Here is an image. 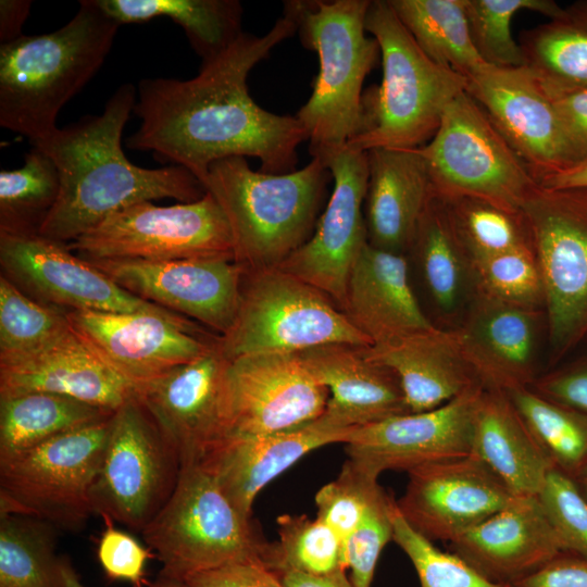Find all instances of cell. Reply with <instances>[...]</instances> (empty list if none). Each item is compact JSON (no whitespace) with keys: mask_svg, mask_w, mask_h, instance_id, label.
I'll return each mask as SVG.
<instances>
[{"mask_svg":"<svg viewBox=\"0 0 587 587\" xmlns=\"http://www.w3.org/2000/svg\"><path fill=\"white\" fill-rule=\"evenodd\" d=\"M297 32L286 14L263 36L242 33L225 51L201 63L187 80L147 78L138 85V129L129 149L151 151L190 171L203 185L209 167L230 157H253L262 172L295 171L297 149L308 133L291 115L266 111L251 98V70Z\"/></svg>","mask_w":587,"mask_h":587,"instance_id":"obj_1","label":"cell"},{"mask_svg":"<svg viewBox=\"0 0 587 587\" xmlns=\"http://www.w3.org/2000/svg\"><path fill=\"white\" fill-rule=\"evenodd\" d=\"M132 84L121 85L100 115H87L30 142L48 154L60 174L58 199L38 235L65 243L133 204L173 198H202L200 180L180 165L143 168L122 149V134L136 104Z\"/></svg>","mask_w":587,"mask_h":587,"instance_id":"obj_2","label":"cell"},{"mask_svg":"<svg viewBox=\"0 0 587 587\" xmlns=\"http://www.w3.org/2000/svg\"><path fill=\"white\" fill-rule=\"evenodd\" d=\"M79 3L61 28L0 46V125L29 142L58 128L60 110L100 70L121 26L97 0Z\"/></svg>","mask_w":587,"mask_h":587,"instance_id":"obj_3","label":"cell"},{"mask_svg":"<svg viewBox=\"0 0 587 587\" xmlns=\"http://www.w3.org/2000/svg\"><path fill=\"white\" fill-rule=\"evenodd\" d=\"M330 177L316 158L284 174L253 171L243 157L212 163L203 187L227 218L235 263L248 272L278 267L307 242Z\"/></svg>","mask_w":587,"mask_h":587,"instance_id":"obj_4","label":"cell"},{"mask_svg":"<svg viewBox=\"0 0 587 587\" xmlns=\"http://www.w3.org/2000/svg\"><path fill=\"white\" fill-rule=\"evenodd\" d=\"M365 29L378 43L383 79L363 93L361 128L346 146L421 148L434 137L447 107L466 91L467 80L422 51L388 0H371Z\"/></svg>","mask_w":587,"mask_h":587,"instance_id":"obj_5","label":"cell"},{"mask_svg":"<svg viewBox=\"0 0 587 587\" xmlns=\"http://www.w3.org/2000/svg\"><path fill=\"white\" fill-rule=\"evenodd\" d=\"M371 0L286 1L302 45L319 57L313 91L296 117L308 133L312 158L325 161L362 124V86L375 66L377 41L365 35Z\"/></svg>","mask_w":587,"mask_h":587,"instance_id":"obj_6","label":"cell"},{"mask_svg":"<svg viewBox=\"0 0 587 587\" xmlns=\"http://www.w3.org/2000/svg\"><path fill=\"white\" fill-rule=\"evenodd\" d=\"M140 533L162 563L160 575L180 582L234 563L270 569L274 559V545L199 464L182 466L170 500Z\"/></svg>","mask_w":587,"mask_h":587,"instance_id":"obj_7","label":"cell"},{"mask_svg":"<svg viewBox=\"0 0 587 587\" xmlns=\"http://www.w3.org/2000/svg\"><path fill=\"white\" fill-rule=\"evenodd\" d=\"M324 292L278 268L246 271L235 320L216 337L229 360L248 354L298 353L342 342L372 346Z\"/></svg>","mask_w":587,"mask_h":587,"instance_id":"obj_8","label":"cell"},{"mask_svg":"<svg viewBox=\"0 0 587 587\" xmlns=\"http://www.w3.org/2000/svg\"><path fill=\"white\" fill-rule=\"evenodd\" d=\"M419 149L433 193L447 202L474 198L519 213L539 185L466 91L447 107L434 137Z\"/></svg>","mask_w":587,"mask_h":587,"instance_id":"obj_9","label":"cell"},{"mask_svg":"<svg viewBox=\"0 0 587 587\" xmlns=\"http://www.w3.org/2000/svg\"><path fill=\"white\" fill-rule=\"evenodd\" d=\"M522 213L544 282L549 361L555 364L587 339V187L538 185Z\"/></svg>","mask_w":587,"mask_h":587,"instance_id":"obj_10","label":"cell"},{"mask_svg":"<svg viewBox=\"0 0 587 587\" xmlns=\"http://www.w3.org/2000/svg\"><path fill=\"white\" fill-rule=\"evenodd\" d=\"M112 417L0 455V514L35 517L57 529H82L93 514L91 490Z\"/></svg>","mask_w":587,"mask_h":587,"instance_id":"obj_11","label":"cell"},{"mask_svg":"<svg viewBox=\"0 0 587 587\" xmlns=\"http://www.w3.org/2000/svg\"><path fill=\"white\" fill-rule=\"evenodd\" d=\"M182 466L175 445L134 396L113 414L92 513L141 532L170 500Z\"/></svg>","mask_w":587,"mask_h":587,"instance_id":"obj_12","label":"cell"},{"mask_svg":"<svg viewBox=\"0 0 587 587\" xmlns=\"http://www.w3.org/2000/svg\"><path fill=\"white\" fill-rule=\"evenodd\" d=\"M67 248L86 260H235L227 218L208 191L188 203L133 204L68 242Z\"/></svg>","mask_w":587,"mask_h":587,"instance_id":"obj_13","label":"cell"},{"mask_svg":"<svg viewBox=\"0 0 587 587\" xmlns=\"http://www.w3.org/2000/svg\"><path fill=\"white\" fill-rule=\"evenodd\" d=\"M0 263L3 275L25 294L65 311L185 317L128 292L67 245L38 234L0 233Z\"/></svg>","mask_w":587,"mask_h":587,"instance_id":"obj_14","label":"cell"},{"mask_svg":"<svg viewBox=\"0 0 587 587\" xmlns=\"http://www.w3.org/2000/svg\"><path fill=\"white\" fill-rule=\"evenodd\" d=\"M328 398L326 387L298 353L265 352L228 359L227 437L303 426L324 413Z\"/></svg>","mask_w":587,"mask_h":587,"instance_id":"obj_15","label":"cell"},{"mask_svg":"<svg viewBox=\"0 0 587 587\" xmlns=\"http://www.w3.org/2000/svg\"><path fill=\"white\" fill-rule=\"evenodd\" d=\"M227 364L214 338L201 355L135 388V397L175 445L182 465L200 463L228 436Z\"/></svg>","mask_w":587,"mask_h":587,"instance_id":"obj_16","label":"cell"},{"mask_svg":"<svg viewBox=\"0 0 587 587\" xmlns=\"http://www.w3.org/2000/svg\"><path fill=\"white\" fill-rule=\"evenodd\" d=\"M485 387L475 383L449 402L353 428L348 459L379 476L472 454L475 414Z\"/></svg>","mask_w":587,"mask_h":587,"instance_id":"obj_17","label":"cell"},{"mask_svg":"<svg viewBox=\"0 0 587 587\" xmlns=\"http://www.w3.org/2000/svg\"><path fill=\"white\" fill-rule=\"evenodd\" d=\"M325 164L334 179L327 205L310 239L278 268L314 286L341 310L351 267L367 242L362 214L369 179L366 151L345 146Z\"/></svg>","mask_w":587,"mask_h":587,"instance_id":"obj_18","label":"cell"},{"mask_svg":"<svg viewBox=\"0 0 587 587\" xmlns=\"http://www.w3.org/2000/svg\"><path fill=\"white\" fill-rule=\"evenodd\" d=\"M88 261L128 292L191 317L221 336L228 332L235 320L246 271L234 261Z\"/></svg>","mask_w":587,"mask_h":587,"instance_id":"obj_19","label":"cell"},{"mask_svg":"<svg viewBox=\"0 0 587 587\" xmlns=\"http://www.w3.org/2000/svg\"><path fill=\"white\" fill-rule=\"evenodd\" d=\"M399 513L430 541H452L507 507L514 495L475 454L433 462L408 472Z\"/></svg>","mask_w":587,"mask_h":587,"instance_id":"obj_20","label":"cell"},{"mask_svg":"<svg viewBox=\"0 0 587 587\" xmlns=\"http://www.w3.org/2000/svg\"><path fill=\"white\" fill-rule=\"evenodd\" d=\"M483 108L537 183L573 163L557 110L530 71L486 65L466 78Z\"/></svg>","mask_w":587,"mask_h":587,"instance_id":"obj_21","label":"cell"},{"mask_svg":"<svg viewBox=\"0 0 587 587\" xmlns=\"http://www.w3.org/2000/svg\"><path fill=\"white\" fill-rule=\"evenodd\" d=\"M72 327L135 388L205 352L212 341L187 317L66 311Z\"/></svg>","mask_w":587,"mask_h":587,"instance_id":"obj_22","label":"cell"},{"mask_svg":"<svg viewBox=\"0 0 587 587\" xmlns=\"http://www.w3.org/2000/svg\"><path fill=\"white\" fill-rule=\"evenodd\" d=\"M539 309L504 302L477 289L467 317L454 329L461 354L488 390L510 392L537 378Z\"/></svg>","mask_w":587,"mask_h":587,"instance_id":"obj_23","label":"cell"},{"mask_svg":"<svg viewBox=\"0 0 587 587\" xmlns=\"http://www.w3.org/2000/svg\"><path fill=\"white\" fill-rule=\"evenodd\" d=\"M29 392L66 396L116 411L135 396V386L71 327L43 349L0 363V398Z\"/></svg>","mask_w":587,"mask_h":587,"instance_id":"obj_24","label":"cell"},{"mask_svg":"<svg viewBox=\"0 0 587 587\" xmlns=\"http://www.w3.org/2000/svg\"><path fill=\"white\" fill-rule=\"evenodd\" d=\"M311 374L329 392L319 417L337 429H352L410 413L400 380L366 347L326 344L298 352Z\"/></svg>","mask_w":587,"mask_h":587,"instance_id":"obj_25","label":"cell"},{"mask_svg":"<svg viewBox=\"0 0 587 587\" xmlns=\"http://www.w3.org/2000/svg\"><path fill=\"white\" fill-rule=\"evenodd\" d=\"M449 546L478 573L508 585L564 552L537 496L514 497Z\"/></svg>","mask_w":587,"mask_h":587,"instance_id":"obj_26","label":"cell"},{"mask_svg":"<svg viewBox=\"0 0 587 587\" xmlns=\"http://www.w3.org/2000/svg\"><path fill=\"white\" fill-rule=\"evenodd\" d=\"M352 429L333 428L316 419L288 430L229 436L198 464L212 475L234 507L251 517L253 501L264 486L310 451L345 444Z\"/></svg>","mask_w":587,"mask_h":587,"instance_id":"obj_27","label":"cell"},{"mask_svg":"<svg viewBox=\"0 0 587 587\" xmlns=\"http://www.w3.org/2000/svg\"><path fill=\"white\" fill-rule=\"evenodd\" d=\"M341 311L372 346L436 327L414 296L404 254L369 241L351 267Z\"/></svg>","mask_w":587,"mask_h":587,"instance_id":"obj_28","label":"cell"},{"mask_svg":"<svg viewBox=\"0 0 587 587\" xmlns=\"http://www.w3.org/2000/svg\"><path fill=\"white\" fill-rule=\"evenodd\" d=\"M367 241L397 253L411 249L423 212L433 196L420 149L376 148L366 151Z\"/></svg>","mask_w":587,"mask_h":587,"instance_id":"obj_29","label":"cell"},{"mask_svg":"<svg viewBox=\"0 0 587 587\" xmlns=\"http://www.w3.org/2000/svg\"><path fill=\"white\" fill-rule=\"evenodd\" d=\"M398 376L410 413L436 409L479 383L464 361L454 329L435 327L366 347Z\"/></svg>","mask_w":587,"mask_h":587,"instance_id":"obj_30","label":"cell"},{"mask_svg":"<svg viewBox=\"0 0 587 587\" xmlns=\"http://www.w3.org/2000/svg\"><path fill=\"white\" fill-rule=\"evenodd\" d=\"M515 497L537 496L554 469L509 396L485 388L474 421L473 450Z\"/></svg>","mask_w":587,"mask_h":587,"instance_id":"obj_31","label":"cell"},{"mask_svg":"<svg viewBox=\"0 0 587 587\" xmlns=\"http://www.w3.org/2000/svg\"><path fill=\"white\" fill-rule=\"evenodd\" d=\"M120 25L166 16L185 32L202 63L225 51L243 32L237 0H97Z\"/></svg>","mask_w":587,"mask_h":587,"instance_id":"obj_32","label":"cell"},{"mask_svg":"<svg viewBox=\"0 0 587 587\" xmlns=\"http://www.w3.org/2000/svg\"><path fill=\"white\" fill-rule=\"evenodd\" d=\"M527 67L548 96L587 87V0L520 35Z\"/></svg>","mask_w":587,"mask_h":587,"instance_id":"obj_33","label":"cell"},{"mask_svg":"<svg viewBox=\"0 0 587 587\" xmlns=\"http://www.w3.org/2000/svg\"><path fill=\"white\" fill-rule=\"evenodd\" d=\"M0 587H86L57 551V528L45 521L0 514Z\"/></svg>","mask_w":587,"mask_h":587,"instance_id":"obj_34","label":"cell"},{"mask_svg":"<svg viewBox=\"0 0 587 587\" xmlns=\"http://www.w3.org/2000/svg\"><path fill=\"white\" fill-rule=\"evenodd\" d=\"M114 412L49 392L0 398V455L36 447L107 420Z\"/></svg>","mask_w":587,"mask_h":587,"instance_id":"obj_35","label":"cell"},{"mask_svg":"<svg viewBox=\"0 0 587 587\" xmlns=\"http://www.w3.org/2000/svg\"><path fill=\"white\" fill-rule=\"evenodd\" d=\"M422 51L465 78L486 65L469 30L465 0H388Z\"/></svg>","mask_w":587,"mask_h":587,"instance_id":"obj_36","label":"cell"},{"mask_svg":"<svg viewBox=\"0 0 587 587\" xmlns=\"http://www.w3.org/2000/svg\"><path fill=\"white\" fill-rule=\"evenodd\" d=\"M411 249L419 257L435 303L445 312H452L460 304L472 267L448 202L434 193L420 220Z\"/></svg>","mask_w":587,"mask_h":587,"instance_id":"obj_37","label":"cell"},{"mask_svg":"<svg viewBox=\"0 0 587 587\" xmlns=\"http://www.w3.org/2000/svg\"><path fill=\"white\" fill-rule=\"evenodd\" d=\"M554 469L575 478L587 465V414L532 390L507 394Z\"/></svg>","mask_w":587,"mask_h":587,"instance_id":"obj_38","label":"cell"},{"mask_svg":"<svg viewBox=\"0 0 587 587\" xmlns=\"http://www.w3.org/2000/svg\"><path fill=\"white\" fill-rule=\"evenodd\" d=\"M59 192L55 163L32 146L22 167L0 172V233L38 234Z\"/></svg>","mask_w":587,"mask_h":587,"instance_id":"obj_39","label":"cell"},{"mask_svg":"<svg viewBox=\"0 0 587 587\" xmlns=\"http://www.w3.org/2000/svg\"><path fill=\"white\" fill-rule=\"evenodd\" d=\"M71 327L65 310L34 300L0 276V363L43 349Z\"/></svg>","mask_w":587,"mask_h":587,"instance_id":"obj_40","label":"cell"},{"mask_svg":"<svg viewBox=\"0 0 587 587\" xmlns=\"http://www.w3.org/2000/svg\"><path fill=\"white\" fill-rule=\"evenodd\" d=\"M562 9L552 0H465L472 42L482 60L497 67L525 65L521 46L511 32L517 12L527 10L552 18Z\"/></svg>","mask_w":587,"mask_h":587,"instance_id":"obj_41","label":"cell"},{"mask_svg":"<svg viewBox=\"0 0 587 587\" xmlns=\"http://www.w3.org/2000/svg\"><path fill=\"white\" fill-rule=\"evenodd\" d=\"M448 204L469 257L533 248L522 212H510L474 198H462Z\"/></svg>","mask_w":587,"mask_h":587,"instance_id":"obj_42","label":"cell"},{"mask_svg":"<svg viewBox=\"0 0 587 587\" xmlns=\"http://www.w3.org/2000/svg\"><path fill=\"white\" fill-rule=\"evenodd\" d=\"M277 529L279 540L270 570L284 566L311 575L347 570L341 538L317 517L280 515Z\"/></svg>","mask_w":587,"mask_h":587,"instance_id":"obj_43","label":"cell"},{"mask_svg":"<svg viewBox=\"0 0 587 587\" xmlns=\"http://www.w3.org/2000/svg\"><path fill=\"white\" fill-rule=\"evenodd\" d=\"M476 289L508 303L542 310L545 288L532 247L470 257Z\"/></svg>","mask_w":587,"mask_h":587,"instance_id":"obj_44","label":"cell"},{"mask_svg":"<svg viewBox=\"0 0 587 587\" xmlns=\"http://www.w3.org/2000/svg\"><path fill=\"white\" fill-rule=\"evenodd\" d=\"M392 540L410 559L421 587H512L488 579L454 553L439 550L405 522L398 508Z\"/></svg>","mask_w":587,"mask_h":587,"instance_id":"obj_45","label":"cell"},{"mask_svg":"<svg viewBox=\"0 0 587 587\" xmlns=\"http://www.w3.org/2000/svg\"><path fill=\"white\" fill-rule=\"evenodd\" d=\"M377 477L348 459L337 478L317 491L316 517L344 541L361 523L369 507L383 490Z\"/></svg>","mask_w":587,"mask_h":587,"instance_id":"obj_46","label":"cell"},{"mask_svg":"<svg viewBox=\"0 0 587 587\" xmlns=\"http://www.w3.org/2000/svg\"><path fill=\"white\" fill-rule=\"evenodd\" d=\"M396 501L383 489L357 528L342 541L344 561L355 587H371L378 558L394 539Z\"/></svg>","mask_w":587,"mask_h":587,"instance_id":"obj_47","label":"cell"},{"mask_svg":"<svg viewBox=\"0 0 587 587\" xmlns=\"http://www.w3.org/2000/svg\"><path fill=\"white\" fill-rule=\"evenodd\" d=\"M537 497L564 552L587 560V500L575 480L553 469Z\"/></svg>","mask_w":587,"mask_h":587,"instance_id":"obj_48","label":"cell"},{"mask_svg":"<svg viewBox=\"0 0 587 587\" xmlns=\"http://www.w3.org/2000/svg\"><path fill=\"white\" fill-rule=\"evenodd\" d=\"M105 529L101 534L97 555L105 575L114 580L129 582L133 587L147 584L145 579L147 561L153 557L132 535L113 526V521L104 517Z\"/></svg>","mask_w":587,"mask_h":587,"instance_id":"obj_49","label":"cell"},{"mask_svg":"<svg viewBox=\"0 0 587 587\" xmlns=\"http://www.w3.org/2000/svg\"><path fill=\"white\" fill-rule=\"evenodd\" d=\"M536 394L587 414V357L537 377Z\"/></svg>","mask_w":587,"mask_h":587,"instance_id":"obj_50","label":"cell"},{"mask_svg":"<svg viewBox=\"0 0 587 587\" xmlns=\"http://www.w3.org/2000/svg\"><path fill=\"white\" fill-rule=\"evenodd\" d=\"M560 118L573 163L587 159V87L549 96ZM572 163V164H573Z\"/></svg>","mask_w":587,"mask_h":587,"instance_id":"obj_51","label":"cell"},{"mask_svg":"<svg viewBox=\"0 0 587 587\" xmlns=\"http://www.w3.org/2000/svg\"><path fill=\"white\" fill-rule=\"evenodd\" d=\"M186 587H283L276 575L264 564L234 563L190 575Z\"/></svg>","mask_w":587,"mask_h":587,"instance_id":"obj_52","label":"cell"},{"mask_svg":"<svg viewBox=\"0 0 587 587\" xmlns=\"http://www.w3.org/2000/svg\"><path fill=\"white\" fill-rule=\"evenodd\" d=\"M512 587H587V560L562 552Z\"/></svg>","mask_w":587,"mask_h":587,"instance_id":"obj_53","label":"cell"},{"mask_svg":"<svg viewBox=\"0 0 587 587\" xmlns=\"http://www.w3.org/2000/svg\"><path fill=\"white\" fill-rule=\"evenodd\" d=\"M283 587H355L346 571L340 570L326 575L305 574L289 567L271 570Z\"/></svg>","mask_w":587,"mask_h":587,"instance_id":"obj_54","label":"cell"},{"mask_svg":"<svg viewBox=\"0 0 587 587\" xmlns=\"http://www.w3.org/2000/svg\"><path fill=\"white\" fill-rule=\"evenodd\" d=\"M32 7L29 0H1L0 1V41L9 43L22 34V27Z\"/></svg>","mask_w":587,"mask_h":587,"instance_id":"obj_55","label":"cell"},{"mask_svg":"<svg viewBox=\"0 0 587 587\" xmlns=\"http://www.w3.org/2000/svg\"><path fill=\"white\" fill-rule=\"evenodd\" d=\"M538 184L553 189L587 187V159L544 176Z\"/></svg>","mask_w":587,"mask_h":587,"instance_id":"obj_56","label":"cell"},{"mask_svg":"<svg viewBox=\"0 0 587 587\" xmlns=\"http://www.w3.org/2000/svg\"><path fill=\"white\" fill-rule=\"evenodd\" d=\"M141 587H186V586L180 580H176V579H172V578L159 575V577L154 582L147 583L142 585Z\"/></svg>","mask_w":587,"mask_h":587,"instance_id":"obj_57","label":"cell"},{"mask_svg":"<svg viewBox=\"0 0 587 587\" xmlns=\"http://www.w3.org/2000/svg\"><path fill=\"white\" fill-rule=\"evenodd\" d=\"M579 491L587 500V465L582 470V472L574 478Z\"/></svg>","mask_w":587,"mask_h":587,"instance_id":"obj_58","label":"cell"}]
</instances>
